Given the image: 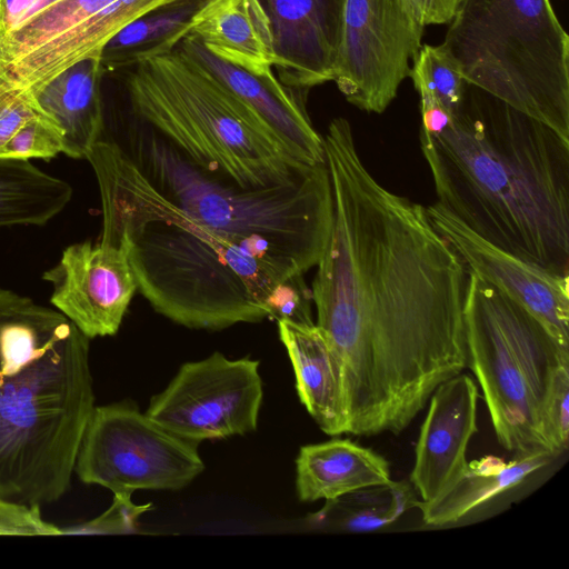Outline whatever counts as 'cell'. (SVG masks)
<instances>
[{
  "mask_svg": "<svg viewBox=\"0 0 569 569\" xmlns=\"http://www.w3.org/2000/svg\"><path fill=\"white\" fill-rule=\"evenodd\" d=\"M332 221L311 284L339 360L346 433L399 435L467 367L468 270L426 207L385 188L342 117L322 136Z\"/></svg>",
  "mask_w": 569,
  "mask_h": 569,
  "instance_id": "obj_1",
  "label": "cell"
},
{
  "mask_svg": "<svg viewBox=\"0 0 569 569\" xmlns=\"http://www.w3.org/2000/svg\"><path fill=\"white\" fill-rule=\"evenodd\" d=\"M419 137L440 206L492 244L569 276V139L470 84L448 126Z\"/></svg>",
  "mask_w": 569,
  "mask_h": 569,
  "instance_id": "obj_2",
  "label": "cell"
},
{
  "mask_svg": "<svg viewBox=\"0 0 569 569\" xmlns=\"http://www.w3.org/2000/svg\"><path fill=\"white\" fill-rule=\"evenodd\" d=\"M86 159L100 191V241L126 250L158 313L207 330L269 317L266 300L287 278L161 196L118 142L100 139Z\"/></svg>",
  "mask_w": 569,
  "mask_h": 569,
  "instance_id": "obj_3",
  "label": "cell"
},
{
  "mask_svg": "<svg viewBox=\"0 0 569 569\" xmlns=\"http://www.w3.org/2000/svg\"><path fill=\"white\" fill-rule=\"evenodd\" d=\"M89 340L58 310L0 287V499L41 506L70 489L94 408Z\"/></svg>",
  "mask_w": 569,
  "mask_h": 569,
  "instance_id": "obj_4",
  "label": "cell"
},
{
  "mask_svg": "<svg viewBox=\"0 0 569 569\" xmlns=\"http://www.w3.org/2000/svg\"><path fill=\"white\" fill-rule=\"evenodd\" d=\"M120 144L167 200L253 254L284 278L318 263L332 221L327 164L293 183L243 188L204 170L150 126L137 120Z\"/></svg>",
  "mask_w": 569,
  "mask_h": 569,
  "instance_id": "obj_5",
  "label": "cell"
},
{
  "mask_svg": "<svg viewBox=\"0 0 569 569\" xmlns=\"http://www.w3.org/2000/svg\"><path fill=\"white\" fill-rule=\"evenodd\" d=\"M129 69L136 119L204 170L259 189L293 183L315 167L296 160L251 107L179 48Z\"/></svg>",
  "mask_w": 569,
  "mask_h": 569,
  "instance_id": "obj_6",
  "label": "cell"
},
{
  "mask_svg": "<svg viewBox=\"0 0 569 569\" xmlns=\"http://www.w3.org/2000/svg\"><path fill=\"white\" fill-rule=\"evenodd\" d=\"M440 44L468 84L569 139V36L550 0H461Z\"/></svg>",
  "mask_w": 569,
  "mask_h": 569,
  "instance_id": "obj_7",
  "label": "cell"
},
{
  "mask_svg": "<svg viewBox=\"0 0 569 569\" xmlns=\"http://www.w3.org/2000/svg\"><path fill=\"white\" fill-rule=\"evenodd\" d=\"M465 332L467 366L499 443L516 457L550 453L545 408L557 375L569 367V348L526 308L469 271Z\"/></svg>",
  "mask_w": 569,
  "mask_h": 569,
  "instance_id": "obj_8",
  "label": "cell"
},
{
  "mask_svg": "<svg viewBox=\"0 0 569 569\" xmlns=\"http://www.w3.org/2000/svg\"><path fill=\"white\" fill-rule=\"evenodd\" d=\"M203 469L197 443L171 433L129 401L94 406L74 461L81 482L131 496L182 489Z\"/></svg>",
  "mask_w": 569,
  "mask_h": 569,
  "instance_id": "obj_9",
  "label": "cell"
},
{
  "mask_svg": "<svg viewBox=\"0 0 569 569\" xmlns=\"http://www.w3.org/2000/svg\"><path fill=\"white\" fill-rule=\"evenodd\" d=\"M423 30L409 0H343L332 81L346 100L385 112L409 77Z\"/></svg>",
  "mask_w": 569,
  "mask_h": 569,
  "instance_id": "obj_10",
  "label": "cell"
},
{
  "mask_svg": "<svg viewBox=\"0 0 569 569\" xmlns=\"http://www.w3.org/2000/svg\"><path fill=\"white\" fill-rule=\"evenodd\" d=\"M262 398L258 360L213 352L183 363L151 398L146 415L171 433L199 445L254 431Z\"/></svg>",
  "mask_w": 569,
  "mask_h": 569,
  "instance_id": "obj_11",
  "label": "cell"
},
{
  "mask_svg": "<svg viewBox=\"0 0 569 569\" xmlns=\"http://www.w3.org/2000/svg\"><path fill=\"white\" fill-rule=\"evenodd\" d=\"M42 278L51 305L88 339L116 335L138 290L126 250L101 241L67 247Z\"/></svg>",
  "mask_w": 569,
  "mask_h": 569,
  "instance_id": "obj_12",
  "label": "cell"
},
{
  "mask_svg": "<svg viewBox=\"0 0 569 569\" xmlns=\"http://www.w3.org/2000/svg\"><path fill=\"white\" fill-rule=\"evenodd\" d=\"M427 214L467 270L501 290L532 313L569 348V276L551 272L485 240L435 202Z\"/></svg>",
  "mask_w": 569,
  "mask_h": 569,
  "instance_id": "obj_13",
  "label": "cell"
},
{
  "mask_svg": "<svg viewBox=\"0 0 569 569\" xmlns=\"http://www.w3.org/2000/svg\"><path fill=\"white\" fill-rule=\"evenodd\" d=\"M269 20L273 68L293 91L332 81L343 0H258Z\"/></svg>",
  "mask_w": 569,
  "mask_h": 569,
  "instance_id": "obj_14",
  "label": "cell"
},
{
  "mask_svg": "<svg viewBox=\"0 0 569 569\" xmlns=\"http://www.w3.org/2000/svg\"><path fill=\"white\" fill-rule=\"evenodd\" d=\"M478 399L477 383L462 372L440 383L432 392L410 473L420 501L440 498L465 473L467 447L478 431Z\"/></svg>",
  "mask_w": 569,
  "mask_h": 569,
  "instance_id": "obj_15",
  "label": "cell"
},
{
  "mask_svg": "<svg viewBox=\"0 0 569 569\" xmlns=\"http://www.w3.org/2000/svg\"><path fill=\"white\" fill-rule=\"evenodd\" d=\"M233 94L251 107L273 130L287 151L307 166L325 164L323 138L303 104L274 76H256L208 51L188 33L177 46Z\"/></svg>",
  "mask_w": 569,
  "mask_h": 569,
  "instance_id": "obj_16",
  "label": "cell"
},
{
  "mask_svg": "<svg viewBox=\"0 0 569 569\" xmlns=\"http://www.w3.org/2000/svg\"><path fill=\"white\" fill-rule=\"evenodd\" d=\"M301 403L329 436L346 433L342 371L330 342L315 323L277 320Z\"/></svg>",
  "mask_w": 569,
  "mask_h": 569,
  "instance_id": "obj_17",
  "label": "cell"
},
{
  "mask_svg": "<svg viewBox=\"0 0 569 569\" xmlns=\"http://www.w3.org/2000/svg\"><path fill=\"white\" fill-rule=\"evenodd\" d=\"M391 483L386 458L348 438L302 446L296 459V489L303 502H333Z\"/></svg>",
  "mask_w": 569,
  "mask_h": 569,
  "instance_id": "obj_18",
  "label": "cell"
},
{
  "mask_svg": "<svg viewBox=\"0 0 569 569\" xmlns=\"http://www.w3.org/2000/svg\"><path fill=\"white\" fill-rule=\"evenodd\" d=\"M189 33L223 61L256 76L273 73L270 24L258 0H204Z\"/></svg>",
  "mask_w": 569,
  "mask_h": 569,
  "instance_id": "obj_19",
  "label": "cell"
},
{
  "mask_svg": "<svg viewBox=\"0 0 569 569\" xmlns=\"http://www.w3.org/2000/svg\"><path fill=\"white\" fill-rule=\"evenodd\" d=\"M102 76L100 59L89 58L68 68L33 93L41 110L60 129L62 153L70 158L86 159L101 139Z\"/></svg>",
  "mask_w": 569,
  "mask_h": 569,
  "instance_id": "obj_20",
  "label": "cell"
},
{
  "mask_svg": "<svg viewBox=\"0 0 569 569\" xmlns=\"http://www.w3.org/2000/svg\"><path fill=\"white\" fill-rule=\"evenodd\" d=\"M553 456L539 451L506 462L496 456H486L468 462L461 478L440 498L412 501L429 526L457 522L491 498L519 485L529 475L551 462Z\"/></svg>",
  "mask_w": 569,
  "mask_h": 569,
  "instance_id": "obj_21",
  "label": "cell"
},
{
  "mask_svg": "<svg viewBox=\"0 0 569 569\" xmlns=\"http://www.w3.org/2000/svg\"><path fill=\"white\" fill-rule=\"evenodd\" d=\"M204 0H174L148 11L112 37L100 54L103 74L171 52L189 33Z\"/></svg>",
  "mask_w": 569,
  "mask_h": 569,
  "instance_id": "obj_22",
  "label": "cell"
},
{
  "mask_svg": "<svg viewBox=\"0 0 569 569\" xmlns=\"http://www.w3.org/2000/svg\"><path fill=\"white\" fill-rule=\"evenodd\" d=\"M71 186L29 160L0 158V227L43 226L70 202Z\"/></svg>",
  "mask_w": 569,
  "mask_h": 569,
  "instance_id": "obj_23",
  "label": "cell"
},
{
  "mask_svg": "<svg viewBox=\"0 0 569 569\" xmlns=\"http://www.w3.org/2000/svg\"><path fill=\"white\" fill-rule=\"evenodd\" d=\"M114 0H59L0 37V69Z\"/></svg>",
  "mask_w": 569,
  "mask_h": 569,
  "instance_id": "obj_24",
  "label": "cell"
},
{
  "mask_svg": "<svg viewBox=\"0 0 569 569\" xmlns=\"http://www.w3.org/2000/svg\"><path fill=\"white\" fill-rule=\"evenodd\" d=\"M417 92L429 96L450 116L460 108L467 81L456 60L441 44H422L409 72Z\"/></svg>",
  "mask_w": 569,
  "mask_h": 569,
  "instance_id": "obj_25",
  "label": "cell"
},
{
  "mask_svg": "<svg viewBox=\"0 0 569 569\" xmlns=\"http://www.w3.org/2000/svg\"><path fill=\"white\" fill-rule=\"evenodd\" d=\"M62 134L54 121L43 114L28 121L0 151V158L51 159L62 152Z\"/></svg>",
  "mask_w": 569,
  "mask_h": 569,
  "instance_id": "obj_26",
  "label": "cell"
},
{
  "mask_svg": "<svg viewBox=\"0 0 569 569\" xmlns=\"http://www.w3.org/2000/svg\"><path fill=\"white\" fill-rule=\"evenodd\" d=\"M152 508V503H134L131 495H113L111 506L103 513L79 526L61 528L62 535L132 533L140 516Z\"/></svg>",
  "mask_w": 569,
  "mask_h": 569,
  "instance_id": "obj_27",
  "label": "cell"
},
{
  "mask_svg": "<svg viewBox=\"0 0 569 569\" xmlns=\"http://www.w3.org/2000/svg\"><path fill=\"white\" fill-rule=\"evenodd\" d=\"M312 293L303 274H293L279 282L266 300L269 318L298 323H315L311 313Z\"/></svg>",
  "mask_w": 569,
  "mask_h": 569,
  "instance_id": "obj_28",
  "label": "cell"
},
{
  "mask_svg": "<svg viewBox=\"0 0 569 569\" xmlns=\"http://www.w3.org/2000/svg\"><path fill=\"white\" fill-rule=\"evenodd\" d=\"M543 436L549 452L556 457L569 442V367L562 368L552 386L543 415Z\"/></svg>",
  "mask_w": 569,
  "mask_h": 569,
  "instance_id": "obj_29",
  "label": "cell"
},
{
  "mask_svg": "<svg viewBox=\"0 0 569 569\" xmlns=\"http://www.w3.org/2000/svg\"><path fill=\"white\" fill-rule=\"evenodd\" d=\"M43 114L31 90L0 79V151L28 121Z\"/></svg>",
  "mask_w": 569,
  "mask_h": 569,
  "instance_id": "obj_30",
  "label": "cell"
},
{
  "mask_svg": "<svg viewBox=\"0 0 569 569\" xmlns=\"http://www.w3.org/2000/svg\"><path fill=\"white\" fill-rule=\"evenodd\" d=\"M61 528L44 520L40 506L0 499V536H58Z\"/></svg>",
  "mask_w": 569,
  "mask_h": 569,
  "instance_id": "obj_31",
  "label": "cell"
},
{
  "mask_svg": "<svg viewBox=\"0 0 569 569\" xmlns=\"http://www.w3.org/2000/svg\"><path fill=\"white\" fill-rule=\"evenodd\" d=\"M410 489L406 483L396 482L389 502L382 507L362 509L350 517L345 527L351 531H371L393 522L412 502Z\"/></svg>",
  "mask_w": 569,
  "mask_h": 569,
  "instance_id": "obj_32",
  "label": "cell"
},
{
  "mask_svg": "<svg viewBox=\"0 0 569 569\" xmlns=\"http://www.w3.org/2000/svg\"><path fill=\"white\" fill-rule=\"evenodd\" d=\"M418 21L427 26L448 24L461 0H409Z\"/></svg>",
  "mask_w": 569,
  "mask_h": 569,
  "instance_id": "obj_33",
  "label": "cell"
},
{
  "mask_svg": "<svg viewBox=\"0 0 569 569\" xmlns=\"http://www.w3.org/2000/svg\"><path fill=\"white\" fill-rule=\"evenodd\" d=\"M37 0H6L2 20V37L7 31L19 24L27 11Z\"/></svg>",
  "mask_w": 569,
  "mask_h": 569,
  "instance_id": "obj_34",
  "label": "cell"
},
{
  "mask_svg": "<svg viewBox=\"0 0 569 569\" xmlns=\"http://www.w3.org/2000/svg\"><path fill=\"white\" fill-rule=\"evenodd\" d=\"M59 0H37L31 8L27 11L21 22L30 18L31 16L36 14L37 12L43 10L44 8L51 6L52 3L57 2ZM20 22V23H21ZM19 23V24H20ZM18 26V24H17Z\"/></svg>",
  "mask_w": 569,
  "mask_h": 569,
  "instance_id": "obj_35",
  "label": "cell"
},
{
  "mask_svg": "<svg viewBox=\"0 0 569 569\" xmlns=\"http://www.w3.org/2000/svg\"><path fill=\"white\" fill-rule=\"evenodd\" d=\"M4 1L6 0H0V36H1V31H2Z\"/></svg>",
  "mask_w": 569,
  "mask_h": 569,
  "instance_id": "obj_36",
  "label": "cell"
}]
</instances>
